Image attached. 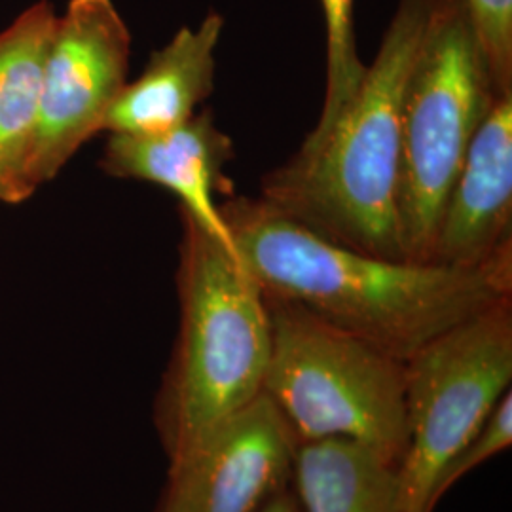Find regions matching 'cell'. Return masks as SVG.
Masks as SVG:
<instances>
[{
    "instance_id": "obj_1",
    "label": "cell",
    "mask_w": 512,
    "mask_h": 512,
    "mask_svg": "<svg viewBox=\"0 0 512 512\" xmlns=\"http://www.w3.org/2000/svg\"><path fill=\"white\" fill-rule=\"evenodd\" d=\"M220 213L264 294L294 302L401 361L512 296V256L469 270L416 264L334 243L260 198L222 203Z\"/></svg>"
},
{
    "instance_id": "obj_2",
    "label": "cell",
    "mask_w": 512,
    "mask_h": 512,
    "mask_svg": "<svg viewBox=\"0 0 512 512\" xmlns=\"http://www.w3.org/2000/svg\"><path fill=\"white\" fill-rule=\"evenodd\" d=\"M439 0H399L359 92L325 145L270 173L260 200L349 249L403 260L399 186L404 93Z\"/></svg>"
},
{
    "instance_id": "obj_3",
    "label": "cell",
    "mask_w": 512,
    "mask_h": 512,
    "mask_svg": "<svg viewBox=\"0 0 512 512\" xmlns=\"http://www.w3.org/2000/svg\"><path fill=\"white\" fill-rule=\"evenodd\" d=\"M181 222L179 334L152 406L167 463L255 401L272 355L270 311L255 275L183 211Z\"/></svg>"
},
{
    "instance_id": "obj_4",
    "label": "cell",
    "mask_w": 512,
    "mask_h": 512,
    "mask_svg": "<svg viewBox=\"0 0 512 512\" xmlns=\"http://www.w3.org/2000/svg\"><path fill=\"white\" fill-rule=\"evenodd\" d=\"M264 296L272 355L262 391L294 437L353 440L399 465L408 440L404 361L294 302Z\"/></svg>"
},
{
    "instance_id": "obj_5",
    "label": "cell",
    "mask_w": 512,
    "mask_h": 512,
    "mask_svg": "<svg viewBox=\"0 0 512 512\" xmlns=\"http://www.w3.org/2000/svg\"><path fill=\"white\" fill-rule=\"evenodd\" d=\"M499 97L465 2L439 0L404 93L397 203L404 262L431 264L442 205Z\"/></svg>"
},
{
    "instance_id": "obj_6",
    "label": "cell",
    "mask_w": 512,
    "mask_h": 512,
    "mask_svg": "<svg viewBox=\"0 0 512 512\" xmlns=\"http://www.w3.org/2000/svg\"><path fill=\"white\" fill-rule=\"evenodd\" d=\"M406 450L397 465L401 512H435L446 463L511 391L512 296L459 321L404 361Z\"/></svg>"
},
{
    "instance_id": "obj_7",
    "label": "cell",
    "mask_w": 512,
    "mask_h": 512,
    "mask_svg": "<svg viewBox=\"0 0 512 512\" xmlns=\"http://www.w3.org/2000/svg\"><path fill=\"white\" fill-rule=\"evenodd\" d=\"M129 54L131 33L112 0H71L57 16L31 160L37 188L54 181L103 131L110 107L128 84Z\"/></svg>"
},
{
    "instance_id": "obj_8",
    "label": "cell",
    "mask_w": 512,
    "mask_h": 512,
    "mask_svg": "<svg viewBox=\"0 0 512 512\" xmlns=\"http://www.w3.org/2000/svg\"><path fill=\"white\" fill-rule=\"evenodd\" d=\"M298 439L262 391L169 463L156 512H258L293 486Z\"/></svg>"
},
{
    "instance_id": "obj_9",
    "label": "cell",
    "mask_w": 512,
    "mask_h": 512,
    "mask_svg": "<svg viewBox=\"0 0 512 512\" xmlns=\"http://www.w3.org/2000/svg\"><path fill=\"white\" fill-rule=\"evenodd\" d=\"M512 256V93L475 133L442 205L431 264L482 268Z\"/></svg>"
},
{
    "instance_id": "obj_10",
    "label": "cell",
    "mask_w": 512,
    "mask_h": 512,
    "mask_svg": "<svg viewBox=\"0 0 512 512\" xmlns=\"http://www.w3.org/2000/svg\"><path fill=\"white\" fill-rule=\"evenodd\" d=\"M232 158L234 141L217 126L211 110H202L162 133H109L99 165L109 177L158 184L173 192L183 213L236 251L217 202L220 192H234L224 179V165Z\"/></svg>"
},
{
    "instance_id": "obj_11",
    "label": "cell",
    "mask_w": 512,
    "mask_h": 512,
    "mask_svg": "<svg viewBox=\"0 0 512 512\" xmlns=\"http://www.w3.org/2000/svg\"><path fill=\"white\" fill-rule=\"evenodd\" d=\"M224 29L219 12L181 27L164 48L152 52L143 74L128 82L110 107L109 133H162L188 122L215 92L217 46Z\"/></svg>"
},
{
    "instance_id": "obj_12",
    "label": "cell",
    "mask_w": 512,
    "mask_h": 512,
    "mask_svg": "<svg viewBox=\"0 0 512 512\" xmlns=\"http://www.w3.org/2000/svg\"><path fill=\"white\" fill-rule=\"evenodd\" d=\"M57 14L40 0L0 31V202L19 205L38 188L31 179L46 55Z\"/></svg>"
},
{
    "instance_id": "obj_13",
    "label": "cell",
    "mask_w": 512,
    "mask_h": 512,
    "mask_svg": "<svg viewBox=\"0 0 512 512\" xmlns=\"http://www.w3.org/2000/svg\"><path fill=\"white\" fill-rule=\"evenodd\" d=\"M293 490L302 512H401L397 463L353 440L300 442Z\"/></svg>"
},
{
    "instance_id": "obj_14",
    "label": "cell",
    "mask_w": 512,
    "mask_h": 512,
    "mask_svg": "<svg viewBox=\"0 0 512 512\" xmlns=\"http://www.w3.org/2000/svg\"><path fill=\"white\" fill-rule=\"evenodd\" d=\"M321 8L327 33L325 97L315 128L291 160L294 164L308 162L325 145L359 92L366 73L355 37V0H321Z\"/></svg>"
},
{
    "instance_id": "obj_15",
    "label": "cell",
    "mask_w": 512,
    "mask_h": 512,
    "mask_svg": "<svg viewBox=\"0 0 512 512\" xmlns=\"http://www.w3.org/2000/svg\"><path fill=\"white\" fill-rule=\"evenodd\" d=\"M512 444V393L509 391L501 403L495 406L490 418L480 427L473 439L469 440L454 458L446 463L433 490V509L439 507L444 495L448 494L461 478L473 473L478 465L509 450Z\"/></svg>"
},
{
    "instance_id": "obj_16",
    "label": "cell",
    "mask_w": 512,
    "mask_h": 512,
    "mask_svg": "<svg viewBox=\"0 0 512 512\" xmlns=\"http://www.w3.org/2000/svg\"><path fill=\"white\" fill-rule=\"evenodd\" d=\"M495 90L512 93V0H463Z\"/></svg>"
},
{
    "instance_id": "obj_17",
    "label": "cell",
    "mask_w": 512,
    "mask_h": 512,
    "mask_svg": "<svg viewBox=\"0 0 512 512\" xmlns=\"http://www.w3.org/2000/svg\"><path fill=\"white\" fill-rule=\"evenodd\" d=\"M258 512H302L300 511V505H298V499L294 494L293 486L279 492L274 495L262 509Z\"/></svg>"
}]
</instances>
